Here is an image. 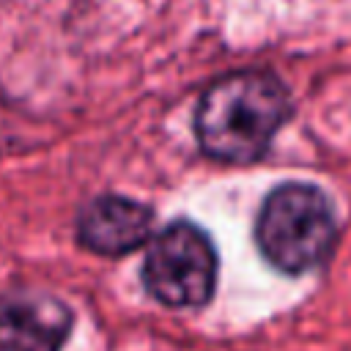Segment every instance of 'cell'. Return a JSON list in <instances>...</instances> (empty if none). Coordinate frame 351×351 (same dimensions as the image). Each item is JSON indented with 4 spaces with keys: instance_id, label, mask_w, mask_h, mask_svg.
<instances>
[{
    "instance_id": "6da1fadb",
    "label": "cell",
    "mask_w": 351,
    "mask_h": 351,
    "mask_svg": "<svg viewBox=\"0 0 351 351\" xmlns=\"http://www.w3.org/2000/svg\"><path fill=\"white\" fill-rule=\"evenodd\" d=\"M291 115V96L280 80L239 71L217 80L195 110V134L206 156L250 165L266 154Z\"/></svg>"
},
{
    "instance_id": "7a4b0ae2",
    "label": "cell",
    "mask_w": 351,
    "mask_h": 351,
    "mask_svg": "<svg viewBox=\"0 0 351 351\" xmlns=\"http://www.w3.org/2000/svg\"><path fill=\"white\" fill-rule=\"evenodd\" d=\"M255 241L274 269L304 274L324 263L337 241L332 203L310 184H282L258 211Z\"/></svg>"
},
{
    "instance_id": "277c9868",
    "label": "cell",
    "mask_w": 351,
    "mask_h": 351,
    "mask_svg": "<svg viewBox=\"0 0 351 351\" xmlns=\"http://www.w3.org/2000/svg\"><path fill=\"white\" fill-rule=\"evenodd\" d=\"M154 214L137 200L101 195L90 200L77 219V239L99 255H126L151 236Z\"/></svg>"
},
{
    "instance_id": "3957f363",
    "label": "cell",
    "mask_w": 351,
    "mask_h": 351,
    "mask_svg": "<svg viewBox=\"0 0 351 351\" xmlns=\"http://www.w3.org/2000/svg\"><path fill=\"white\" fill-rule=\"evenodd\" d=\"M143 282L167 307H197L211 299L217 282V252L211 239L192 222H170L145 252Z\"/></svg>"
},
{
    "instance_id": "5b68a950",
    "label": "cell",
    "mask_w": 351,
    "mask_h": 351,
    "mask_svg": "<svg viewBox=\"0 0 351 351\" xmlns=\"http://www.w3.org/2000/svg\"><path fill=\"white\" fill-rule=\"evenodd\" d=\"M69 310L47 296H0V351H58Z\"/></svg>"
}]
</instances>
